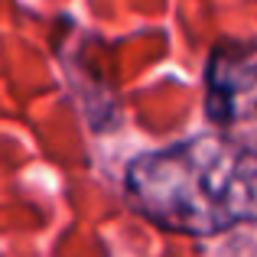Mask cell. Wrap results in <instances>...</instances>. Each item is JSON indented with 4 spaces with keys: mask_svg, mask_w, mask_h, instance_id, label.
<instances>
[{
    "mask_svg": "<svg viewBox=\"0 0 257 257\" xmlns=\"http://www.w3.org/2000/svg\"><path fill=\"white\" fill-rule=\"evenodd\" d=\"M257 98V46L218 43L205 62V114L228 127Z\"/></svg>",
    "mask_w": 257,
    "mask_h": 257,
    "instance_id": "cell-2",
    "label": "cell"
},
{
    "mask_svg": "<svg viewBox=\"0 0 257 257\" xmlns=\"http://www.w3.org/2000/svg\"><path fill=\"white\" fill-rule=\"evenodd\" d=\"M124 182L134 208L166 231L221 234L257 221V150L225 134L134 157Z\"/></svg>",
    "mask_w": 257,
    "mask_h": 257,
    "instance_id": "cell-1",
    "label": "cell"
}]
</instances>
